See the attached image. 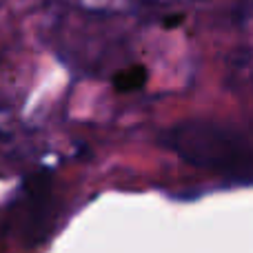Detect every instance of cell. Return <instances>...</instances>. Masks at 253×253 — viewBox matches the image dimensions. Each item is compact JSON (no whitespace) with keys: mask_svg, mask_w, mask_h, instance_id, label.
Wrapping results in <instances>:
<instances>
[{"mask_svg":"<svg viewBox=\"0 0 253 253\" xmlns=\"http://www.w3.org/2000/svg\"><path fill=\"white\" fill-rule=\"evenodd\" d=\"M162 144L193 167L231 182H253V140L215 120H184L162 135Z\"/></svg>","mask_w":253,"mask_h":253,"instance_id":"1","label":"cell"}]
</instances>
